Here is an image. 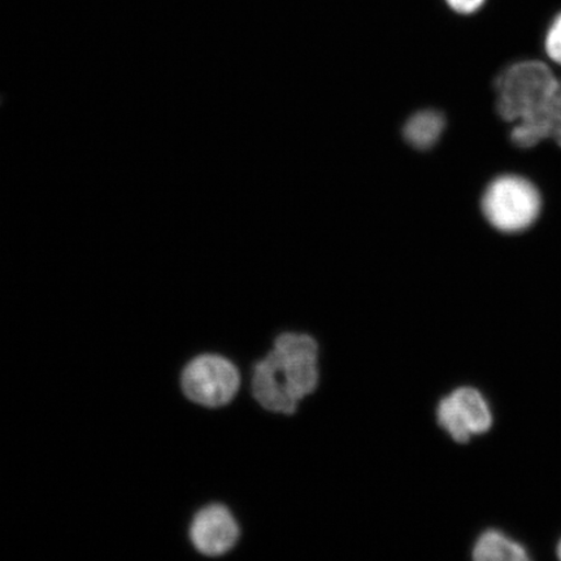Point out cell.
Returning <instances> with one entry per match:
<instances>
[{"mask_svg": "<svg viewBox=\"0 0 561 561\" xmlns=\"http://www.w3.org/2000/svg\"><path fill=\"white\" fill-rule=\"evenodd\" d=\"M473 559L477 561H524L529 557L522 545L512 541L503 533L488 530L477 541Z\"/></svg>", "mask_w": 561, "mask_h": 561, "instance_id": "8", "label": "cell"}, {"mask_svg": "<svg viewBox=\"0 0 561 561\" xmlns=\"http://www.w3.org/2000/svg\"><path fill=\"white\" fill-rule=\"evenodd\" d=\"M438 423L459 444H467L474 434L486 433L493 416L485 398L473 388H459L442 399L438 405Z\"/></svg>", "mask_w": 561, "mask_h": 561, "instance_id": "5", "label": "cell"}, {"mask_svg": "<svg viewBox=\"0 0 561 561\" xmlns=\"http://www.w3.org/2000/svg\"><path fill=\"white\" fill-rule=\"evenodd\" d=\"M541 194L530 181L502 175L488 186L481 208L491 227L504 233L528 229L541 213Z\"/></svg>", "mask_w": 561, "mask_h": 561, "instance_id": "3", "label": "cell"}, {"mask_svg": "<svg viewBox=\"0 0 561 561\" xmlns=\"http://www.w3.org/2000/svg\"><path fill=\"white\" fill-rule=\"evenodd\" d=\"M446 2L453 11L461 13V15H471L481 10L486 0H446Z\"/></svg>", "mask_w": 561, "mask_h": 561, "instance_id": "10", "label": "cell"}, {"mask_svg": "<svg viewBox=\"0 0 561 561\" xmlns=\"http://www.w3.org/2000/svg\"><path fill=\"white\" fill-rule=\"evenodd\" d=\"M496 108L504 121L518 122L511 139L533 147L547 138L561 146V82L541 61H522L497 77Z\"/></svg>", "mask_w": 561, "mask_h": 561, "instance_id": "1", "label": "cell"}, {"mask_svg": "<svg viewBox=\"0 0 561 561\" xmlns=\"http://www.w3.org/2000/svg\"><path fill=\"white\" fill-rule=\"evenodd\" d=\"M319 346L311 335L284 333L252 376V394L265 410L293 415L319 385Z\"/></svg>", "mask_w": 561, "mask_h": 561, "instance_id": "2", "label": "cell"}, {"mask_svg": "<svg viewBox=\"0 0 561 561\" xmlns=\"http://www.w3.org/2000/svg\"><path fill=\"white\" fill-rule=\"evenodd\" d=\"M446 129L444 114L436 110H423L413 114L403 126V138L413 149L427 151L438 144Z\"/></svg>", "mask_w": 561, "mask_h": 561, "instance_id": "7", "label": "cell"}, {"mask_svg": "<svg viewBox=\"0 0 561 561\" xmlns=\"http://www.w3.org/2000/svg\"><path fill=\"white\" fill-rule=\"evenodd\" d=\"M240 381V371L227 357L205 354L196 356L182 371L181 388L196 404L221 407L237 396Z\"/></svg>", "mask_w": 561, "mask_h": 561, "instance_id": "4", "label": "cell"}, {"mask_svg": "<svg viewBox=\"0 0 561 561\" xmlns=\"http://www.w3.org/2000/svg\"><path fill=\"white\" fill-rule=\"evenodd\" d=\"M188 537L203 556L220 557L233 549L240 537V526L227 507L210 504L196 512Z\"/></svg>", "mask_w": 561, "mask_h": 561, "instance_id": "6", "label": "cell"}, {"mask_svg": "<svg viewBox=\"0 0 561 561\" xmlns=\"http://www.w3.org/2000/svg\"><path fill=\"white\" fill-rule=\"evenodd\" d=\"M558 557L561 559V541L558 546Z\"/></svg>", "mask_w": 561, "mask_h": 561, "instance_id": "11", "label": "cell"}, {"mask_svg": "<svg viewBox=\"0 0 561 561\" xmlns=\"http://www.w3.org/2000/svg\"><path fill=\"white\" fill-rule=\"evenodd\" d=\"M545 47L549 58L561 66V12L552 20L546 33Z\"/></svg>", "mask_w": 561, "mask_h": 561, "instance_id": "9", "label": "cell"}]
</instances>
